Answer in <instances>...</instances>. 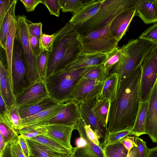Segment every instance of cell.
<instances>
[{
	"mask_svg": "<svg viewBox=\"0 0 157 157\" xmlns=\"http://www.w3.org/2000/svg\"><path fill=\"white\" fill-rule=\"evenodd\" d=\"M107 75L102 64L96 65L87 72L83 77L100 82H104Z\"/></svg>",
	"mask_w": 157,
	"mask_h": 157,
	"instance_id": "d590c367",
	"label": "cell"
},
{
	"mask_svg": "<svg viewBox=\"0 0 157 157\" xmlns=\"http://www.w3.org/2000/svg\"><path fill=\"white\" fill-rule=\"evenodd\" d=\"M59 1L63 12H71L73 15L84 6L82 0H59Z\"/></svg>",
	"mask_w": 157,
	"mask_h": 157,
	"instance_id": "e575fe53",
	"label": "cell"
},
{
	"mask_svg": "<svg viewBox=\"0 0 157 157\" xmlns=\"http://www.w3.org/2000/svg\"><path fill=\"white\" fill-rule=\"evenodd\" d=\"M110 24L87 35L79 36L82 51L107 54L117 47L118 42L111 34Z\"/></svg>",
	"mask_w": 157,
	"mask_h": 157,
	"instance_id": "8992f818",
	"label": "cell"
},
{
	"mask_svg": "<svg viewBox=\"0 0 157 157\" xmlns=\"http://www.w3.org/2000/svg\"><path fill=\"white\" fill-rule=\"evenodd\" d=\"M80 136L85 139L87 142L85 147H74L73 155L78 157H105L102 148L91 142L88 138L85 129L84 122L81 118L75 126Z\"/></svg>",
	"mask_w": 157,
	"mask_h": 157,
	"instance_id": "2e32d148",
	"label": "cell"
},
{
	"mask_svg": "<svg viewBox=\"0 0 157 157\" xmlns=\"http://www.w3.org/2000/svg\"><path fill=\"white\" fill-rule=\"evenodd\" d=\"M17 0H15L5 16L1 25L0 26V45L5 49L6 40L10 23L13 18H16L15 6Z\"/></svg>",
	"mask_w": 157,
	"mask_h": 157,
	"instance_id": "f546056e",
	"label": "cell"
},
{
	"mask_svg": "<svg viewBox=\"0 0 157 157\" xmlns=\"http://www.w3.org/2000/svg\"><path fill=\"white\" fill-rule=\"evenodd\" d=\"M135 136H127L122 139L119 142L122 143L128 151V154L130 150L134 147H136L137 145L135 141Z\"/></svg>",
	"mask_w": 157,
	"mask_h": 157,
	"instance_id": "681fc988",
	"label": "cell"
},
{
	"mask_svg": "<svg viewBox=\"0 0 157 157\" xmlns=\"http://www.w3.org/2000/svg\"><path fill=\"white\" fill-rule=\"evenodd\" d=\"M0 132L4 141L8 144L12 141L18 139L19 135L18 133L15 130L3 123H0Z\"/></svg>",
	"mask_w": 157,
	"mask_h": 157,
	"instance_id": "74e56055",
	"label": "cell"
},
{
	"mask_svg": "<svg viewBox=\"0 0 157 157\" xmlns=\"http://www.w3.org/2000/svg\"><path fill=\"white\" fill-rule=\"evenodd\" d=\"M106 56L107 54L91 53L82 51L78 55L75 60L65 68L76 70L101 64Z\"/></svg>",
	"mask_w": 157,
	"mask_h": 157,
	"instance_id": "d6986e66",
	"label": "cell"
},
{
	"mask_svg": "<svg viewBox=\"0 0 157 157\" xmlns=\"http://www.w3.org/2000/svg\"><path fill=\"white\" fill-rule=\"evenodd\" d=\"M83 122L85 129L88 138L93 143L102 148L101 144L99 141L96 133L89 125L86 124L84 121Z\"/></svg>",
	"mask_w": 157,
	"mask_h": 157,
	"instance_id": "7dc6e473",
	"label": "cell"
},
{
	"mask_svg": "<svg viewBox=\"0 0 157 157\" xmlns=\"http://www.w3.org/2000/svg\"><path fill=\"white\" fill-rule=\"evenodd\" d=\"M18 133L26 139H31L37 136L43 135L38 129L29 127L22 128L18 131Z\"/></svg>",
	"mask_w": 157,
	"mask_h": 157,
	"instance_id": "ee69618b",
	"label": "cell"
},
{
	"mask_svg": "<svg viewBox=\"0 0 157 157\" xmlns=\"http://www.w3.org/2000/svg\"><path fill=\"white\" fill-rule=\"evenodd\" d=\"M27 12L34 11L36 7L40 3H42V0H20Z\"/></svg>",
	"mask_w": 157,
	"mask_h": 157,
	"instance_id": "f907efd6",
	"label": "cell"
},
{
	"mask_svg": "<svg viewBox=\"0 0 157 157\" xmlns=\"http://www.w3.org/2000/svg\"><path fill=\"white\" fill-rule=\"evenodd\" d=\"M67 157H76L74 155H72L69 156Z\"/></svg>",
	"mask_w": 157,
	"mask_h": 157,
	"instance_id": "91938a15",
	"label": "cell"
},
{
	"mask_svg": "<svg viewBox=\"0 0 157 157\" xmlns=\"http://www.w3.org/2000/svg\"><path fill=\"white\" fill-rule=\"evenodd\" d=\"M138 38L147 40L157 45V22L151 25L144 31Z\"/></svg>",
	"mask_w": 157,
	"mask_h": 157,
	"instance_id": "f35d334b",
	"label": "cell"
},
{
	"mask_svg": "<svg viewBox=\"0 0 157 157\" xmlns=\"http://www.w3.org/2000/svg\"><path fill=\"white\" fill-rule=\"evenodd\" d=\"M94 66L76 70L65 68L53 73L45 81L49 97L60 104L71 100L78 82Z\"/></svg>",
	"mask_w": 157,
	"mask_h": 157,
	"instance_id": "277c9868",
	"label": "cell"
},
{
	"mask_svg": "<svg viewBox=\"0 0 157 157\" xmlns=\"http://www.w3.org/2000/svg\"><path fill=\"white\" fill-rule=\"evenodd\" d=\"M121 54V48L117 47L107 54L105 60L102 64L107 76L118 63Z\"/></svg>",
	"mask_w": 157,
	"mask_h": 157,
	"instance_id": "d6a6232c",
	"label": "cell"
},
{
	"mask_svg": "<svg viewBox=\"0 0 157 157\" xmlns=\"http://www.w3.org/2000/svg\"><path fill=\"white\" fill-rule=\"evenodd\" d=\"M0 123L6 124L18 133L21 129L22 123L18 107L15 105L9 111L0 114Z\"/></svg>",
	"mask_w": 157,
	"mask_h": 157,
	"instance_id": "4316f807",
	"label": "cell"
},
{
	"mask_svg": "<svg viewBox=\"0 0 157 157\" xmlns=\"http://www.w3.org/2000/svg\"><path fill=\"white\" fill-rule=\"evenodd\" d=\"M119 76L118 74H109L104 82L102 92L99 96L107 98L113 101L117 93L119 83Z\"/></svg>",
	"mask_w": 157,
	"mask_h": 157,
	"instance_id": "f1b7e54d",
	"label": "cell"
},
{
	"mask_svg": "<svg viewBox=\"0 0 157 157\" xmlns=\"http://www.w3.org/2000/svg\"><path fill=\"white\" fill-rule=\"evenodd\" d=\"M49 52L42 50L40 54L36 58L37 67L40 78L45 82L48 63Z\"/></svg>",
	"mask_w": 157,
	"mask_h": 157,
	"instance_id": "8d00e7d4",
	"label": "cell"
},
{
	"mask_svg": "<svg viewBox=\"0 0 157 157\" xmlns=\"http://www.w3.org/2000/svg\"><path fill=\"white\" fill-rule=\"evenodd\" d=\"M42 3L48 8L50 14L59 17L61 7L59 0H42Z\"/></svg>",
	"mask_w": 157,
	"mask_h": 157,
	"instance_id": "b9f144b4",
	"label": "cell"
},
{
	"mask_svg": "<svg viewBox=\"0 0 157 157\" xmlns=\"http://www.w3.org/2000/svg\"><path fill=\"white\" fill-rule=\"evenodd\" d=\"M136 154V149L135 147H133L130 150L127 157H135Z\"/></svg>",
	"mask_w": 157,
	"mask_h": 157,
	"instance_id": "680465c9",
	"label": "cell"
},
{
	"mask_svg": "<svg viewBox=\"0 0 157 157\" xmlns=\"http://www.w3.org/2000/svg\"><path fill=\"white\" fill-rule=\"evenodd\" d=\"M148 157H157V146L148 149Z\"/></svg>",
	"mask_w": 157,
	"mask_h": 157,
	"instance_id": "6f0895ef",
	"label": "cell"
},
{
	"mask_svg": "<svg viewBox=\"0 0 157 157\" xmlns=\"http://www.w3.org/2000/svg\"><path fill=\"white\" fill-rule=\"evenodd\" d=\"M33 128V127H32ZM38 129L43 134L67 149L72 150L71 139L75 126L63 124H51L33 128Z\"/></svg>",
	"mask_w": 157,
	"mask_h": 157,
	"instance_id": "7c38bea8",
	"label": "cell"
},
{
	"mask_svg": "<svg viewBox=\"0 0 157 157\" xmlns=\"http://www.w3.org/2000/svg\"><path fill=\"white\" fill-rule=\"evenodd\" d=\"M8 111L5 101L2 96L0 95V114H3Z\"/></svg>",
	"mask_w": 157,
	"mask_h": 157,
	"instance_id": "9f6ffc18",
	"label": "cell"
},
{
	"mask_svg": "<svg viewBox=\"0 0 157 157\" xmlns=\"http://www.w3.org/2000/svg\"><path fill=\"white\" fill-rule=\"evenodd\" d=\"M110 101L107 98L99 96L91 103L93 112L104 128L107 127Z\"/></svg>",
	"mask_w": 157,
	"mask_h": 157,
	"instance_id": "d4e9b609",
	"label": "cell"
},
{
	"mask_svg": "<svg viewBox=\"0 0 157 157\" xmlns=\"http://www.w3.org/2000/svg\"><path fill=\"white\" fill-rule=\"evenodd\" d=\"M0 95L3 98L8 111L15 105L14 96L10 82L7 69L2 62L0 63Z\"/></svg>",
	"mask_w": 157,
	"mask_h": 157,
	"instance_id": "44dd1931",
	"label": "cell"
},
{
	"mask_svg": "<svg viewBox=\"0 0 157 157\" xmlns=\"http://www.w3.org/2000/svg\"><path fill=\"white\" fill-rule=\"evenodd\" d=\"M17 28V22L16 18H13L11 20L7 34L5 46V50L7 63V70L13 90V83L12 75V60L14 41Z\"/></svg>",
	"mask_w": 157,
	"mask_h": 157,
	"instance_id": "cb8c5ba5",
	"label": "cell"
},
{
	"mask_svg": "<svg viewBox=\"0 0 157 157\" xmlns=\"http://www.w3.org/2000/svg\"><path fill=\"white\" fill-rule=\"evenodd\" d=\"M140 103L148 101L156 81L157 45L146 56L141 64Z\"/></svg>",
	"mask_w": 157,
	"mask_h": 157,
	"instance_id": "9c48e42d",
	"label": "cell"
},
{
	"mask_svg": "<svg viewBox=\"0 0 157 157\" xmlns=\"http://www.w3.org/2000/svg\"><path fill=\"white\" fill-rule=\"evenodd\" d=\"M30 139L42 144L59 153L67 156L73 155V149L72 150H69L44 135H39Z\"/></svg>",
	"mask_w": 157,
	"mask_h": 157,
	"instance_id": "4dcf8cb0",
	"label": "cell"
},
{
	"mask_svg": "<svg viewBox=\"0 0 157 157\" xmlns=\"http://www.w3.org/2000/svg\"><path fill=\"white\" fill-rule=\"evenodd\" d=\"M18 140L10 142L12 152L14 157H26L21 148Z\"/></svg>",
	"mask_w": 157,
	"mask_h": 157,
	"instance_id": "c3c4849f",
	"label": "cell"
},
{
	"mask_svg": "<svg viewBox=\"0 0 157 157\" xmlns=\"http://www.w3.org/2000/svg\"><path fill=\"white\" fill-rule=\"evenodd\" d=\"M29 39L32 52L36 58L42 51L40 46V40L29 33Z\"/></svg>",
	"mask_w": 157,
	"mask_h": 157,
	"instance_id": "bcb514c9",
	"label": "cell"
},
{
	"mask_svg": "<svg viewBox=\"0 0 157 157\" xmlns=\"http://www.w3.org/2000/svg\"><path fill=\"white\" fill-rule=\"evenodd\" d=\"M134 6L135 16L139 17L146 24L157 22V0H137Z\"/></svg>",
	"mask_w": 157,
	"mask_h": 157,
	"instance_id": "e0dca14e",
	"label": "cell"
},
{
	"mask_svg": "<svg viewBox=\"0 0 157 157\" xmlns=\"http://www.w3.org/2000/svg\"><path fill=\"white\" fill-rule=\"evenodd\" d=\"M49 97L45 82L41 79L32 84L15 97L18 107L31 105Z\"/></svg>",
	"mask_w": 157,
	"mask_h": 157,
	"instance_id": "8fae6325",
	"label": "cell"
},
{
	"mask_svg": "<svg viewBox=\"0 0 157 157\" xmlns=\"http://www.w3.org/2000/svg\"><path fill=\"white\" fill-rule=\"evenodd\" d=\"M155 45L150 41L138 38L129 40L121 48L119 60L109 74L115 73L118 74L119 85L142 64Z\"/></svg>",
	"mask_w": 157,
	"mask_h": 157,
	"instance_id": "3957f363",
	"label": "cell"
},
{
	"mask_svg": "<svg viewBox=\"0 0 157 157\" xmlns=\"http://www.w3.org/2000/svg\"><path fill=\"white\" fill-rule=\"evenodd\" d=\"M55 36V33L50 35L43 33L40 39V46L41 50L51 52Z\"/></svg>",
	"mask_w": 157,
	"mask_h": 157,
	"instance_id": "ab89813d",
	"label": "cell"
},
{
	"mask_svg": "<svg viewBox=\"0 0 157 157\" xmlns=\"http://www.w3.org/2000/svg\"><path fill=\"white\" fill-rule=\"evenodd\" d=\"M26 23L29 33L40 40L43 33L42 23L40 22L34 23L28 20L27 18Z\"/></svg>",
	"mask_w": 157,
	"mask_h": 157,
	"instance_id": "7bdbcfd3",
	"label": "cell"
},
{
	"mask_svg": "<svg viewBox=\"0 0 157 157\" xmlns=\"http://www.w3.org/2000/svg\"><path fill=\"white\" fill-rule=\"evenodd\" d=\"M18 141L25 156L29 157L30 154L26 139L23 136L19 135Z\"/></svg>",
	"mask_w": 157,
	"mask_h": 157,
	"instance_id": "816d5d0a",
	"label": "cell"
},
{
	"mask_svg": "<svg viewBox=\"0 0 157 157\" xmlns=\"http://www.w3.org/2000/svg\"><path fill=\"white\" fill-rule=\"evenodd\" d=\"M137 0H103L101 7L94 16L83 23L73 25L79 36L87 35L110 24L127 8L133 6Z\"/></svg>",
	"mask_w": 157,
	"mask_h": 157,
	"instance_id": "5b68a950",
	"label": "cell"
},
{
	"mask_svg": "<svg viewBox=\"0 0 157 157\" xmlns=\"http://www.w3.org/2000/svg\"><path fill=\"white\" fill-rule=\"evenodd\" d=\"M65 104L66 103L56 105L37 114L23 119L21 129L27 127L36 128L39 126L56 116Z\"/></svg>",
	"mask_w": 157,
	"mask_h": 157,
	"instance_id": "ac0fdd59",
	"label": "cell"
},
{
	"mask_svg": "<svg viewBox=\"0 0 157 157\" xmlns=\"http://www.w3.org/2000/svg\"><path fill=\"white\" fill-rule=\"evenodd\" d=\"M27 19V17L24 15L16 16L17 28L15 36L22 45L25 59L28 68L29 80L32 84L41 79L38 71L36 59L30 44Z\"/></svg>",
	"mask_w": 157,
	"mask_h": 157,
	"instance_id": "ba28073f",
	"label": "cell"
},
{
	"mask_svg": "<svg viewBox=\"0 0 157 157\" xmlns=\"http://www.w3.org/2000/svg\"><path fill=\"white\" fill-rule=\"evenodd\" d=\"M51 52H49L46 79L53 73L63 69L82 51L79 35L69 22L55 33Z\"/></svg>",
	"mask_w": 157,
	"mask_h": 157,
	"instance_id": "7a4b0ae2",
	"label": "cell"
},
{
	"mask_svg": "<svg viewBox=\"0 0 157 157\" xmlns=\"http://www.w3.org/2000/svg\"><path fill=\"white\" fill-rule=\"evenodd\" d=\"M30 155L37 157H67L37 142L26 139Z\"/></svg>",
	"mask_w": 157,
	"mask_h": 157,
	"instance_id": "484cf974",
	"label": "cell"
},
{
	"mask_svg": "<svg viewBox=\"0 0 157 157\" xmlns=\"http://www.w3.org/2000/svg\"><path fill=\"white\" fill-rule=\"evenodd\" d=\"M81 118L89 125L96 133L99 140L103 138L106 132L105 128L93 112L91 104L82 103L79 104Z\"/></svg>",
	"mask_w": 157,
	"mask_h": 157,
	"instance_id": "ffe728a7",
	"label": "cell"
},
{
	"mask_svg": "<svg viewBox=\"0 0 157 157\" xmlns=\"http://www.w3.org/2000/svg\"><path fill=\"white\" fill-rule=\"evenodd\" d=\"M135 141L137 145L135 147L136 155L135 157H148V149L146 142L142 139L135 136Z\"/></svg>",
	"mask_w": 157,
	"mask_h": 157,
	"instance_id": "60d3db41",
	"label": "cell"
},
{
	"mask_svg": "<svg viewBox=\"0 0 157 157\" xmlns=\"http://www.w3.org/2000/svg\"><path fill=\"white\" fill-rule=\"evenodd\" d=\"M148 105V101L140 103L134 125L131 129L133 135L136 137L146 134V121Z\"/></svg>",
	"mask_w": 157,
	"mask_h": 157,
	"instance_id": "83f0119b",
	"label": "cell"
},
{
	"mask_svg": "<svg viewBox=\"0 0 157 157\" xmlns=\"http://www.w3.org/2000/svg\"><path fill=\"white\" fill-rule=\"evenodd\" d=\"M15 0H1L0 1V26L4 17Z\"/></svg>",
	"mask_w": 157,
	"mask_h": 157,
	"instance_id": "f6af8a7d",
	"label": "cell"
},
{
	"mask_svg": "<svg viewBox=\"0 0 157 157\" xmlns=\"http://www.w3.org/2000/svg\"><path fill=\"white\" fill-rule=\"evenodd\" d=\"M60 104L55 100L48 97L34 104L18 107L22 119L35 115L50 107Z\"/></svg>",
	"mask_w": 157,
	"mask_h": 157,
	"instance_id": "7402d4cb",
	"label": "cell"
},
{
	"mask_svg": "<svg viewBox=\"0 0 157 157\" xmlns=\"http://www.w3.org/2000/svg\"><path fill=\"white\" fill-rule=\"evenodd\" d=\"M2 157H14L12 152L10 143L6 146Z\"/></svg>",
	"mask_w": 157,
	"mask_h": 157,
	"instance_id": "db71d44e",
	"label": "cell"
},
{
	"mask_svg": "<svg viewBox=\"0 0 157 157\" xmlns=\"http://www.w3.org/2000/svg\"><path fill=\"white\" fill-rule=\"evenodd\" d=\"M13 91L16 96L32 84L29 79V70L24 55L22 45L15 36L12 60Z\"/></svg>",
	"mask_w": 157,
	"mask_h": 157,
	"instance_id": "52a82bcc",
	"label": "cell"
},
{
	"mask_svg": "<svg viewBox=\"0 0 157 157\" xmlns=\"http://www.w3.org/2000/svg\"><path fill=\"white\" fill-rule=\"evenodd\" d=\"M141 64L118 85L114 99L110 101L106 132L110 133L133 127L140 105Z\"/></svg>",
	"mask_w": 157,
	"mask_h": 157,
	"instance_id": "6da1fadb",
	"label": "cell"
},
{
	"mask_svg": "<svg viewBox=\"0 0 157 157\" xmlns=\"http://www.w3.org/2000/svg\"><path fill=\"white\" fill-rule=\"evenodd\" d=\"M102 0H93L73 15L69 22L73 25L81 24L94 16L100 9Z\"/></svg>",
	"mask_w": 157,
	"mask_h": 157,
	"instance_id": "603a6c76",
	"label": "cell"
},
{
	"mask_svg": "<svg viewBox=\"0 0 157 157\" xmlns=\"http://www.w3.org/2000/svg\"><path fill=\"white\" fill-rule=\"evenodd\" d=\"M145 132L153 142H157V80L148 99Z\"/></svg>",
	"mask_w": 157,
	"mask_h": 157,
	"instance_id": "9a60e30c",
	"label": "cell"
},
{
	"mask_svg": "<svg viewBox=\"0 0 157 157\" xmlns=\"http://www.w3.org/2000/svg\"><path fill=\"white\" fill-rule=\"evenodd\" d=\"M135 14L136 9L134 6L128 7L115 17L110 23V32L118 42L125 34Z\"/></svg>",
	"mask_w": 157,
	"mask_h": 157,
	"instance_id": "5bb4252c",
	"label": "cell"
},
{
	"mask_svg": "<svg viewBox=\"0 0 157 157\" xmlns=\"http://www.w3.org/2000/svg\"><path fill=\"white\" fill-rule=\"evenodd\" d=\"M75 144L77 148H81L85 147L87 145V142L85 139L80 136L76 140Z\"/></svg>",
	"mask_w": 157,
	"mask_h": 157,
	"instance_id": "f5cc1de1",
	"label": "cell"
},
{
	"mask_svg": "<svg viewBox=\"0 0 157 157\" xmlns=\"http://www.w3.org/2000/svg\"><path fill=\"white\" fill-rule=\"evenodd\" d=\"M79 105L73 100L66 102L64 108L56 116L37 127L51 124L75 126L81 118Z\"/></svg>",
	"mask_w": 157,
	"mask_h": 157,
	"instance_id": "4fadbf2b",
	"label": "cell"
},
{
	"mask_svg": "<svg viewBox=\"0 0 157 157\" xmlns=\"http://www.w3.org/2000/svg\"><path fill=\"white\" fill-rule=\"evenodd\" d=\"M156 80H157V75H156Z\"/></svg>",
	"mask_w": 157,
	"mask_h": 157,
	"instance_id": "6125c7cd",
	"label": "cell"
},
{
	"mask_svg": "<svg viewBox=\"0 0 157 157\" xmlns=\"http://www.w3.org/2000/svg\"><path fill=\"white\" fill-rule=\"evenodd\" d=\"M0 134V157H2L8 144L5 142L2 135Z\"/></svg>",
	"mask_w": 157,
	"mask_h": 157,
	"instance_id": "11a10c76",
	"label": "cell"
},
{
	"mask_svg": "<svg viewBox=\"0 0 157 157\" xmlns=\"http://www.w3.org/2000/svg\"><path fill=\"white\" fill-rule=\"evenodd\" d=\"M133 135L131 129H126L111 133L106 132L101 144L102 149L108 145L117 143L127 136Z\"/></svg>",
	"mask_w": 157,
	"mask_h": 157,
	"instance_id": "1f68e13d",
	"label": "cell"
},
{
	"mask_svg": "<svg viewBox=\"0 0 157 157\" xmlns=\"http://www.w3.org/2000/svg\"><path fill=\"white\" fill-rule=\"evenodd\" d=\"M104 82L82 77L74 88L71 100L79 104L82 103L91 104L101 94Z\"/></svg>",
	"mask_w": 157,
	"mask_h": 157,
	"instance_id": "30bf717a",
	"label": "cell"
},
{
	"mask_svg": "<svg viewBox=\"0 0 157 157\" xmlns=\"http://www.w3.org/2000/svg\"><path fill=\"white\" fill-rule=\"evenodd\" d=\"M29 157H36V156H34L33 155H30Z\"/></svg>",
	"mask_w": 157,
	"mask_h": 157,
	"instance_id": "94428289",
	"label": "cell"
},
{
	"mask_svg": "<svg viewBox=\"0 0 157 157\" xmlns=\"http://www.w3.org/2000/svg\"><path fill=\"white\" fill-rule=\"evenodd\" d=\"M105 157H127L128 151L123 144L118 142L102 149Z\"/></svg>",
	"mask_w": 157,
	"mask_h": 157,
	"instance_id": "836d02e7",
	"label": "cell"
}]
</instances>
